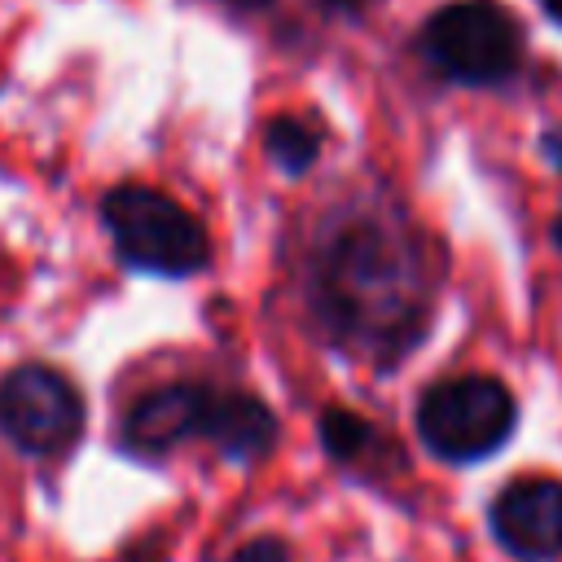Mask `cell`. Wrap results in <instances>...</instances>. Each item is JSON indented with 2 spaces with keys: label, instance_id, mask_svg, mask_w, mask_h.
I'll return each instance as SVG.
<instances>
[{
  "label": "cell",
  "instance_id": "obj_1",
  "mask_svg": "<svg viewBox=\"0 0 562 562\" xmlns=\"http://www.w3.org/2000/svg\"><path fill=\"white\" fill-rule=\"evenodd\" d=\"M435 241L395 211H342L307 255V307L342 356L391 369L430 329L439 294Z\"/></svg>",
  "mask_w": 562,
  "mask_h": 562
},
{
  "label": "cell",
  "instance_id": "obj_2",
  "mask_svg": "<svg viewBox=\"0 0 562 562\" xmlns=\"http://www.w3.org/2000/svg\"><path fill=\"white\" fill-rule=\"evenodd\" d=\"M101 224L114 255L154 277H193L211 263V237L193 211L149 184H114L101 198Z\"/></svg>",
  "mask_w": 562,
  "mask_h": 562
},
{
  "label": "cell",
  "instance_id": "obj_3",
  "mask_svg": "<svg viewBox=\"0 0 562 562\" xmlns=\"http://www.w3.org/2000/svg\"><path fill=\"white\" fill-rule=\"evenodd\" d=\"M527 53L522 22L496 0H452L422 26V57L452 83L492 88L518 75Z\"/></svg>",
  "mask_w": 562,
  "mask_h": 562
},
{
  "label": "cell",
  "instance_id": "obj_4",
  "mask_svg": "<svg viewBox=\"0 0 562 562\" xmlns=\"http://www.w3.org/2000/svg\"><path fill=\"white\" fill-rule=\"evenodd\" d=\"M518 426V404L505 382L465 373L443 378L422 391L417 400V435L422 443L452 465L483 461L505 448V439Z\"/></svg>",
  "mask_w": 562,
  "mask_h": 562
},
{
  "label": "cell",
  "instance_id": "obj_5",
  "mask_svg": "<svg viewBox=\"0 0 562 562\" xmlns=\"http://www.w3.org/2000/svg\"><path fill=\"white\" fill-rule=\"evenodd\" d=\"M0 430L18 452H66L83 435V395L53 364H18L0 382Z\"/></svg>",
  "mask_w": 562,
  "mask_h": 562
},
{
  "label": "cell",
  "instance_id": "obj_6",
  "mask_svg": "<svg viewBox=\"0 0 562 562\" xmlns=\"http://www.w3.org/2000/svg\"><path fill=\"white\" fill-rule=\"evenodd\" d=\"M492 536L522 562H549L562 553V483L544 474L514 479L487 509Z\"/></svg>",
  "mask_w": 562,
  "mask_h": 562
},
{
  "label": "cell",
  "instance_id": "obj_7",
  "mask_svg": "<svg viewBox=\"0 0 562 562\" xmlns=\"http://www.w3.org/2000/svg\"><path fill=\"white\" fill-rule=\"evenodd\" d=\"M211 391L215 386L206 382H167V386L145 391L123 417V430H119L123 448L136 457H162L193 435L206 439Z\"/></svg>",
  "mask_w": 562,
  "mask_h": 562
},
{
  "label": "cell",
  "instance_id": "obj_8",
  "mask_svg": "<svg viewBox=\"0 0 562 562\" xmlns=\"http://www.w3.org/2000/svg\"><path fill=\"white\" fill-rule=\"evenodd\" d=\"M206 443L220 448L228 461H259L277 443V417L259 395L246 391H211V417H206Z\"/></svg>",
  "mask_w": 562,
  "mask_h": 562
},
{
  "label": "cell",
  "instance_id": "obj_9",
  "mask_svg": "<svg viewBox=\"0 0 562 562\" xmlns=\"http://www.w3.org/2000/svg\"><path fill=\"white\" fill-rule=\"evenodd\" d=\"M321 448L342 465H364L369 457H378L386 448V435L373 422H364L360 413L325 408L321 413Z\"/></svg>",
  "mask_w": 562,
  "mask_h": 562
},
{
  "label": "cell",
  "instance_id": "obj_10",
  "mask_svg": "<svg viewBox=\"0 0 562 562\" xmlns=\"http://www.w3.org/2000/svg\"><path fill=\"white\" fill-rule=\"evenodd\" d=\"M263 149H268V158H272L285 176H303V171L316 162V154H321V132L307 127L303 119L281 114V119L268 123V132H263Z\"/></svg>",
  "mask_w": 562,
  "mask_h": 562
},
{
  "label": "cell",
  "instance_id": "obj_11",
  "mask_svg": "<svg viewBox=\"0 0 562 562\" xmlns=\"http://www.w3.org/2000/svg\"><path fill=\"white\" fill-rule=\"evenodd\" d=\"M228 562H290V549H285V540H277V536H255V540H246Z\"/></svg>",
  "mask_w": 562,
  "mask_h": 562
},
{
  "label": "cell",
  "instance_id": "obj_12",
  "mask_svg": "<svg viewBox=\"0 0 562 562\" xmlns=\"http://www.w3.org/2000/svg\"><path fill=\"white\" fill-rule=\"evenodd\" d=\"M316 4L329 9V13H342V18H356L364 9V0H316Z\"/></svg>",
  "mask_w": 562,
  "mask_h": 562
},
{
  "label": "cell",
  "instance_id": "obj_13",
  "mask_svg": "<svg viewBox=\"0 0 562 562\" xmlns=\"http://www.w3.org/2000/svg\"><path fill=\"white\" fill-rule=\"evenodd\" d=\"M540 145H544V154H549V158H553V162L562 167V132H549V136H544Z\"/></svg>",
  "mask_w": 562,
  "mask_h": 562
},
{
  "label": "cell",
  "instance_id": "obj_14",
  "mask_svg": "<svg viewBox=\"0 0 562 562\" xmlns=\"http://www.w3.org/2000/svg\"><path fill=\"white\" fill-rule=\"evenodd\" d=\"M224 9H237V13H255V9H268V0H220Z\"/></svg>",
  "mask_w": 562,
  "mask_h": 562
},
{
  "label": "cell",
  "instance_id": "obj_15",
  "mask_svg": "<svg viewBox=\"0 0 562 562\" xmlns=\"http://www.w3.org/2000/svg\"><path fill=\"white\" fill-rule=\"evenodd\" d=\"M540 9H544V13H549L558 26H562V0H540Z\"/></svg>",
  "mask_w": 562,
  "mask_h": 562
},
{
  "label": "cell",
  "instance_id": "obj_16",
  "mask_svg": "<svg viewBox=\"0 0 562 562\" xmlns=\"http://www.w3.org/2000/svg\"><path fill=\"white\" fill-rule=\"evenodd\" d=\"M553 241H558V246H562V211H558V215H553Z\"/></svg>",
  "mask_w": 562,
  "mask_h": 562
}]
</instances>
